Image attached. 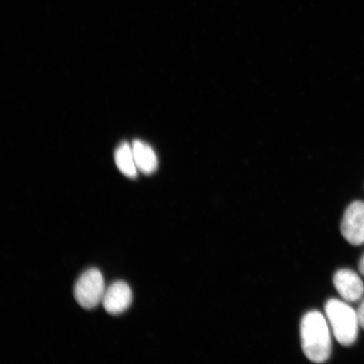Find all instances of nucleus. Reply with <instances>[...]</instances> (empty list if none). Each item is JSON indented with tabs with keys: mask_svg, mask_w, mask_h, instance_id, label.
Returning a JSON list of instances; mask_svg holds the SVG:
<instances>
[{
	"mask_svg": "<svg viewBox=\"0 0 364 364\" xmlns=\"http://www.w3.org/2000/svg\"><path fill=\"white\" fill-rule=\"evenodd\" d=\"M300 336L304 355L309 361L323 363L331 353V336L328 321L321 312H308L300 324Z\"/></svg>",
	"mask_w": 364,
	"mask_h": 364,
	"instance_id": "1",
	"label": "nucleus"
},
{
	"mask_svg": "<svg viewBox=\"0 0 364 364\" xmlns=\"http://www.w3.org/2000/svg\"><path fill=\"white\" fill-rule=\"evenodd\" d=\"M325 309L336 339L345 347L353 345L357 340L360 326L357 311L349 304L336 299L327 301Z\"/></svg>",
	"mask_w": 364,
	"mask_h": 364,
	"instance_id": "2",
	"label": "nucleus"
},
{
	"mask_svg": "<svg viewBox=\"0 0 364 364\" xmlns=\"http://www.w3.org/2000/svg\"><path fill=\"white\" fill-rule=\"evenodd\" d=\"M106 286L102 272L91 268L83 273L75 286V298L81 307L92 309L102 302Z\"/></svg>",
	"mask_w": 364,
	"mask_h": 364,
	"instance_id": "3",
	"label": "nucleus"
},
{
	"mask_svg": "<svg viewBox=\"0 0 364 364\" xmlns=\"http://www.w3.org/2000/svg\"><path fill=\"white\" fill-rule=\"evenodd\" d=\"M341 232L353 245L364 243V203L356 201L349 205L341 221Z\"/></svg>",
	"mask_w": 364,
	"mask_h": 364,
	"instance_id": "4",
	"label": "nucleus"
},
{
	"mask_svg": "<svg viewBox=\"0 0 364 364\" xmlns=\"http://www.w3.org/2000/svg\"><path fill=\"white\" fill-rule=\"evenodd\" d=\"M133 302V293L125 282L117 281L109 286L104 294L102 306L111 315H120Z\"/></svg>",
	"mask_w": 364,
	"mask_h": 364,
	"instance_id": "5",
	"label": "nucleus"
},
{
	"mask_svg": "<svg viewBox=\"0 0 364 364\" xmlns=\"http://www.w3.org/2000/svg\"><path fill=\"white\" fill-rule=\"evenodd\" d=\"M333 284L341 297L348 302H357L364 294V284L360 277L350 269L336 272Z\"/></svg>",
	"mask_w": 364,
	"mask_h": 364,
	"instance_id": "6",
	"label": "nucleus"
},
{
	"mask_svg": "<svg viewBox=\"0 0 364 364\" xmlns=\"http://www.w3.org/2000/svg\"><path fill=\"white\" fill-rule=\"evenodd\" d=\"M135 163L138 170L145 175H151L158 168L156 153L149 144L142 141L135 140L132 144Z\"/></svg>",
	"mask_w": 364,
	"mask_h": 364,
	"instance_id": "7",
	"label": "nucleus"
},
{
	"mask_svg": "<svg viewBox=\"0 0 364 364\" xmlns=\"http://www.w3.org/2000/svg\"><path fill=\"white\" fill-rule=\"evenodd\" d=\"M115 161L118 169L124 176L133 179L138 176L139 170L136 166L133 149L129 144H122L117 148L115 153Z\"/></svg>",
	"mask_w": 364,
	"mask_h": 364,
	"instance_id": "8",
	"label": "nucleus"
},
{
	"mask_svg": "<svg viewBox=\"0 0 364 364\" xmlns=\"http://www.w3.org/2000/svg\"><path fill=\"white\" fill-rule=\"evenodd\" d=\"M357 314L359 321V326H360L364 330V299L362 304H360V306H359L357 311Z\"/></svg>",
	"mask_w": 364,
	"mask_h": 364,
	"instance_id": "9",
	"label": "nucleus"
},
{
	"mask_svg": "<svg viewBox=\"0 0 364 364\" xmlns=\"http://www.w3.org/2000/svg\"><path fill=\"white\" fill-rule=\"evenodd\" d=\"M358 268L359 272H360L361 274L364 277V254L363 255L360 261H359Z\"/></svg>",
	"mask_w": 364,
	"mask_h": 364,
	"instance_id": "10",
	"label": "nucleus"
}]
</instances>
